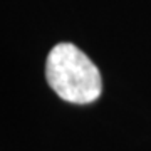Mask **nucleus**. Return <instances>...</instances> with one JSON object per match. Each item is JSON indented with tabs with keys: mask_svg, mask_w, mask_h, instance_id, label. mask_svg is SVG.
<instances>
[{
	"mask_svg": "<svg viewBox=\"0 0 151 151\" xmlns=\"http://www.w3.org/2000/svg\"><path fill=\"white\" fill-rule=\"evenodd\" d=\"M45 79L62 101L72 104H91L103 94V79L96 64L69 42L57 44L49 52Z\"/></svg>",
	"mask_w": 151,
	"mask_h": 151,
	"instance_id": "nucleus-1",
	"label": "nucleus"
}]
</instances>
